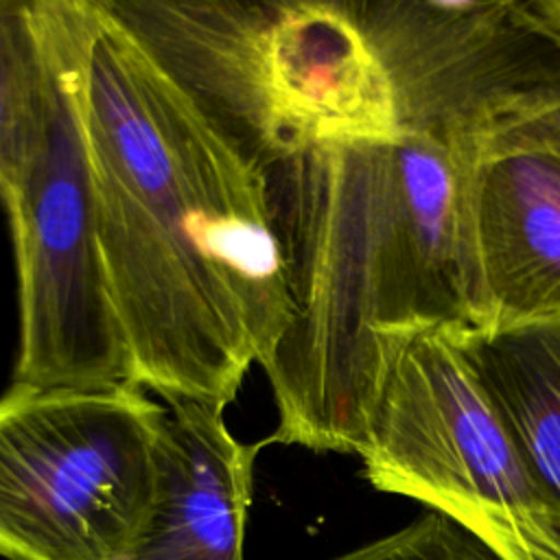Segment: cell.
I'll return each instance as SVG.
<instances>
[{
    "label": "cell",
    "instance_id": "11",
    "mask_svg": "<svg viewBox=\"0 0 560 560\" xmlns=\"http://www.w3.org/2000/svg\"><path fill=\"white\" fill-rule=\"evenodd\" d=\"M50 72L33 2L0 0V203L20 197L46 140Z\"/></svg>",
    "mask_w": 560,
    "mask_h": 560
},
{
    "label": "cell",
    "instance_id": "8",
    "mask_svg": "<svg viewBox=\"0 0 560 560\" xmlns=\"http://www.w3.org/2000/svg\"><path fill=\"white\" fill-rule=\"evenodd\" d=\"M459 166L470 328L560 322V155L501 136Z\"/></svg>",
    "mask_w": 560,
    "mask_h": 560
},
{
    "label": "cell",
    "instance_id": "3",
    "mask_svg": "<svg viewBox=\"0 0 560 560\" xmlns=\"http://www.w3.org/2000/svg\"><path fill=\"white\" fill-rule=\"evenodd\" d=\"M101 2L260 173L308 144L402 136L348 0Z\"/></svg>",
    "mask_w": 560,
    "mask_h": 560
},
{
    "label": "cell",
    "instance_id": "14",
    "mask_svg": "<svg viewBox=\"0 0 560 560\" xmlns=\"http://www.w3.org/2000/svg\"><path fill=\"white\" fill-rule=\"evenodd\" d=\"M527 7L560 39V0H532Z\"/></svg>",
    "mask_w": 560,
    "mask_h": 560
},
{
    "label": "cell",
    "instance_id": "5",
    "mask_svg": "<svg viewBox=\"0 0 560 560\" xmlns=\"http://www.w3.org/2000/svg\"><path fill=\"white\" fill-rule=\"evenodd\" d=\"M464 328L438 326L402 348L359 451L363 477L453 518L503 560H560V518L488 396Z\"/></svg>",
    "mask_w": 560,
    "mask_h": 560
},
{
    "label": "cell",
    "instance_id": "1",
    "mask_svg": "<svg viewBox=\"0 0 560 560\" xmlns=\"http://www.w3.org/2000/svg\"><path fill=\"white\" fill-rule=\"evenodd\" d=\"M96 236L133 385L230 405L291 322L262 173L101 0H68Z\"/></svg>",
    "mask_w": 560,
    "mask_h": 560
},
{
    "label": "cell",
    "instance_id": "12",
    "mask_svg": "<svg viewBox=\"0 0 560 560\" xmlns=\"http://www.w3.org/2000/svg\"><path fill=\"white\" fill-rule=\"evenodd\" d=\"M332 560H503L453 518L427 510L405 527Z\"/></svg>",
    "mask_w": 560,
    "mask_h": 560
},
{
    "label": "cell",
    "instance_id": "4",
    "mask_svg": "<svg viewBox=\"0 0 560 560\" xmlns=\"http://www.w3.org/2000/svg\"><path fill=\"white\" fill-rule=\"evenodd\" d=\"M166 405L138 385L0 396V556L122 560L155 497Z\"/></svg>",
    "mask_w": 560,
    "mask_h": 560
},
{
    "label": "cell",
    "instance_id": "6",
    "mask_svg": "<svg viewBox=\"0 0 560 560\" xmlns=\"http://www.w3.org/2000/svg\"><path fill=\"white\" fill-rule=\"evenodd\" d=\"M50 72L42 153L7 210L18 276L13 381L31 387L133 385L96 236V210L74 94L68 0L33 2Z\"/></svg>",
    "mask_w": 560,
    "mask_h": 560
},
{
    "label": "cell",
    "instance_id": "2",
    "mask_svg": "<svg viewBox=\"0 0 560 560\" xmlns=\"http://www.w3.org/2000/svg\"><path fill=\"white\" fill-rule=\"evenodd\" d=\"M291 322L262 365L267 442L359 453L387 374L420 332L470 328L462 168L440 144H308L262 168Z\"/></svg>",
    "mask_w": 560,
    "mask_h": 560
},
{
    "label": "cell",
    "instance_id": "10",
    "mask_svg": "<svg viewBox=\"0 0 560 560\" xmlns=\"http://www.w3.org/2000/svg\"><path fill=\"white\" fill-rule=\"evenodd\" d=\"M466 352L560 518V322L501 332L464 328Z\"/></svg>",
    "mask_w": 560,
    "mask_h": 560
},
{
    "label": "cell",
    "instance_id": "7",
    "mask_svg": "<svg viewBox=\"0 0 560 560\" xmlns=\"http://www.w3.org/2000/svg\"><path fill=\"white\" fill-rule=\"evenodd\" d=\"M396 98L402 136L457 164L560 105V39L521 0H350Z\"/></svg>",
    "mask_w": 560,
    "mask_h": 560
},
{
    "label": "cell",
    "instance_id": "9",
    "mask_svg": "<svg viewBox=\"0 0 560 560\" xmlns=\"http://www.w3.org/2000/svg\"><path fill=\"white\" fill-rule=\"evenodd\" d=\"M223 409L166 402L155 497L122 560H243L254 462L267 440L238 442Z\"/></svg>",
    "mask_w": 560,
    "mask_h": 560
},
{
    "label": "cell",
    "instance_id": "13",
    "mask_svg": "<svg viewBox=\"0 0 560 560\" xmlns=\"http://www.w3.org/2000/svg\"><path fill=\"white\" fill-rule=\"evenodd\" d=\"M505 138H514V140H523V142H532L538 147H545L553 153L560 155V105H556L553 109L521 122L516 127H512L510 131L501 133ZM497 136V138H501ZM494 140V138H492Z\"/></svg>",
    "mask_w": 560,
    "mask_h": 560
}]
</instances>
